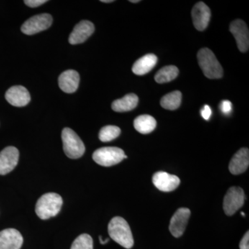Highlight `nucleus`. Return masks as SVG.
Here are the masks:
<instances>
[{"label":"nucleus","instance_id":"f257e3e1","mask_svg":"<svg viewBox=\"0 0 249 249\" xmlns=\"http://www.w3.org/2000/svg\"><path fill=\"white\" fill-rule=\"evenodd\" d=\"M108 232L113 240L124 249L133 247V235L128 223L124 218L115 217L111 219L108 225Z\"/></svg>","mask_w":249,"mask_h":249},{"label":"nucleus","instance_id":"f03ea898","mask_svg":"<svg viewBox=\"0 0 249 249\" xmlns=\"http://www.w3.org/2000/svg\"><path fill=\"white\" fill-rule=\"evenodd\" d=\"M63 201L57 193H49L40 196L36 206V213L41 219L55 217L61 210Z\"/></svg>","mask_w":249,"mask_h":249},{"label":"nucleus","instance_id":"7ed1b4c3","mask_svg":"<svg viewBox=\"0 0 249 249\" xmlns=\"http://www.w3.org/2000/svg\"><path fill=\"white\" fill-rule=\"evenodd\" d=\"M197 60L205 76L210 79L222 78V67L212 51L208 48L200 49L197 53Z\"/></svg>","mask_w":249,"mask_h":249},{"label":"nucleus","instance_id":"20e7f679","mask_svg":"<svg viewBox=\"0 0 249 249\" xmlns=\"http://www.w3.org/2000/svg\"><path fill=\"white\" fill-rule=\"evenodd\" d=\"M62 140L64 151L69 158L76 160L84 155V143L78 134L71 129L68 127L63 129L62 132Z\"/></svg>","mask_w":249,"mask_h":249},{"label":"nucleus","instance_id":"39448f33","mask_svg":"<svg viewBox=\"0 0 249 249\" xmlns=\"http://www.w3.org/2000/svg\"><path fill=\"white\" fill-rule=\"evenodd\" d=\"M93 160L97 164L105 167L118 164L127 157L122 149L117 147H104L93 152Z\"/></svg>","mask_w":249,"mask_h":249},{"label":"nucleus","instance_id":"423d86ee","mask_svg":"<svg viewBox=\"0 0 249 249\" xmlns=\"http://www.w3.org/2000/svg\"><path fill=\"white\" fill-rule=\"evenodd\" d=\"M245 195L240 187H231L224 196L223 208L228 216H231L245 204Z\"/></svg>","mask_w":249,"mask_h":249},{"label":"nucleus","instance_id":"0eeeda50","mask_svg":"<svg viewBox=\"0 0 249 249\" xmlns=\"http://www.w3.org/2000/svg\"><path fill=\"white\" fill-rule=\"evenodd\" d=\"M53 18L48 14L37 15L29 18L22 24L21 30L23 34L31 36L49 29L52 26Z\"/></svg>","mask_w":249,"mask_h":249},{"label":"nucleus","instance_id":"6e6552de","mask_svg":"<svg viewBox=\"0 0 249 249\" xmlns=\"http://www.w3.org/2000/svg\"><path fill=\"white\" fill-rule=\"evenodd\" d=\"M230 31L235 37L239 50L243 53L247 52L249 48V31L246 23L242 19L232 21Z\"/></svg>","mask_w":249,"mask_h":249},{"label":"nucleus","instance_id":"1a4fd4ad","mask_svg":"<svg viewBox=\"0 0 249 249\" xmlns=\"http://www.w3.org/2000/svg\"><path fill=\"white\" fill-rule=\"evenodd\" d=\"M191 216V211L187 208H181L173 214L170 220L169 230L175 237H180L183 235Z\"/></svg>","mask_w":249,"mask_h":249},{"label":"nucleus","instance_id":"9d476101","mask_svg":"<svg viewBox=\"0 0 249 249\" xmlns=\"http://www.w3.org/2000/svg\"><path fill=\"white\" fill-rule=\"evenodd\" d=\"M19 160V151L16 147H5L0 152V175L9 173L16 168Z\"/></svg>","mask_w":249,"mask_h":249},{"label":"nucleus","instance_id":"9b49d317","mask_svg":"<svg viewBox=\"0 0 249 249\" xmlns=\"http://www.w3.org/2000/svg\"><path fill=\"white\" fill-rule=\"evenodd\" d=\"M152 182L160 191L171 192L179 186L181 181L178 177L165 172H158L153 175Z\"/></svg>","mask_w":249,"mask_h":249},{"label":"nucleus","instance_id":"f8f14e48","mask_svg":"<svg viewBox=\"0 0 249 249\" xmlns=\"http://www.w3.org/2000/svg\"><path fill=\"white\" fill-rule=\"evenodd\" d=\"M211 16V10L202 1L196 3L192 10L193 24L198 31H202L207 28Z\"/></svg>","mask_w":249,"mask_h":249},{"label":"nucleus","instance_id":"ddd939ff","mask_svg":"<svg viewBox=\"0 0 249 249\" xmlns=\"http://www.w3.org/2000/svg\"><path fill=\"white\" fill-rule=\"evenodd\" d=\"M95 27L92 22L83 20L78 23L70 34L69 42L71 45L83 43L92 35Z\"/></svg>","mask_w":249,"mask_h":249},{"label":"nucleus","instance_id":"4468645a","mask_svg":"<svg viewBox=\"0 0 249 249\" xmlns=\"http://www.w3.org/2000/svg\"><path fill=\"white\" fill-rule=\"evenodd\" d=\"M6 101L15 107H24L31 101L30 93L24 87L14 86L6 91Z\"/></svg>","mask_w":249,"mask_h":249},{"label":"nucleus","instance_id":"2eb2a0df","mask_svg":"<svg viewBox=\"0 0 249 249\" xmlns=\"http://www.w3.org/2000/svg\"><path fill=\"white\" fill-rule=\"evenodd\" d=\"M22 244V235L16 229H5L0 232V249H20Z\"/></svg>","mask_w":249,"mask_h":249},{"label":"nucleus","instance_id":"dca6fc26","mask_svg":"<svg viewBox=\"0 0 249 249\" xmlns=\"http://www.w3.org/2000/svg\"><path fill=\"white\" fill-rule=\"evenodd\" d=\"M249 165V150L248 148L244 147L236 152L232 157L229 168L232 175H237L247 171Z\"/></svg>","mask_w":249,"mask_h":249},{"label":"nucleus","instance_id":"f3484780","mask_svg":"<svg viewBox=\"0 0 249 249\" xmlns=\"http://www.w3.org/2000/svg\"><path fill=\"white\" fill-rule=\"evenodd\" d=\"M79 83V73L75 70H67L59 76V87L65 93L75 92L78 89Z\"/></svg>","mask_w":249,"mask_h":249},{"label":"nucleus","instance_id":"a211bd4d","mask_svg":"<svg viewBox=\"0 0 249 249\" xmlns=\"http://www.w3.org/2000/svg\"><path fill=\"white\" fill-rule=\"evenodd\" d=\"M157 60L158 58L154 54H147L135 62L132 67V71L138 76L146 74L155 67Z\"/></svg>","mask_w":249,"mask_h":249},{"label":"nucleus","instance_id":"6ab92c4d","mask_svg":"<svg viewBox=\"0 0 249 249\" xmlns=\"http://www.w3.org/2000/svg\"><path fill=\"white\" fill-rule=\"evenodd\" d=\"M139 98L134 93H129L121 99L116 100L111 104L113 110L117 112H125L132 110L137 107Z\"/></svg>","mask_w":249,"mask_h":249},{"label":"nucleus","instance_id":"aec40b11","mask_svg":"<svg viewBox=\"0 0 249 249\" xmlns=\"http://www.w3.org/2000/svg\"><path fill=\"white\" fill-rule=\"evenodd\" d=\"M134 128L140 133L146 134L153 132L157 127V121L152 116L144 114L136 118L134 121Z\"/></svg>","mask_w":249,"mask_h":249},{"label":"nucleus","instance_id":"412c9836","mask_svg":"<svg viewBox=\"0 0 249 249\" xmlns=\"http://www.w3.org/2000/svg\"><path fill=\"white\" fill-rule=\"evenodd\" d=\"M182 95L179 91H175L165 95L160 100V106L168 110H175L179 107Z\"/></svg>","mask_w":249,"mask_h":249},{"label":"nucleus","instance_id":"4be33fe9","mask_svg":"<svg viewBox=\"0 0 249 249\" xmlns=\"http://www.w3.org/2000/svg\"><path fill=\"white\" fill-rule=\"evenodd\" d=\"M178 67L170 65L160 69V71L156 73L155 80L157 83H165L172 81L178 77Z\"/></svg>","mask_w":249,"mask_h":249},{"label":"nucleus","instance_id":"5701e85b","mask_svg":"<svg viewBox=\"0 0 249 249\" xmlns=\"http://www.w3.org/2000/svg\"><path fill=\"white\" fill-rule=\"evenodd\" d=\"M121 134V129L117 126L107 125L100 130L99 139L103 142H109L117 138Z\"/></svg>","mask_w":249,"mask_h":249},{"label":"nucleus","instance_id":"b1692460","mask_svg":"<svg viewBox=\"0 0 249 249\" xmlns=\"http://www.w3.org/2000/svg\"><path fill=\"white\" fill-rule=\"evenodd\" d=\"M71 249H93V240L88 234H82L73 241Z\"/></svg>","mask_w":249,"mask_h":249},{"label":"nucleus","instance_id":"393cba45","mask_svg":"<svg viewBox=\"0 0 249 249\" xmlns=\"http://www.w3.org/2000/svg\"><path fill=\"white\" fill-rule=\"evenodd\" d=\"M24 2L29 7L36 8L47 2V1L46 0H25Z\"/></svg>","mask_w":249,"mask_h":249},{"label":"nucleus","instance_id":"a878e982","mask_svg":"<svg viewBox=\"0 0 249 249\" xmlns=\"http://www.w3.org/2000/svg\"><path fill=\"white\" fill-rule=\"evenodd\" d=\"M220 109L224 114H228L231 111L232 104L230 101H224L220 104Z\"/></svg>","mask_w":249,"mask_h":249},{"label":"nucleus","instance_id":"bb28decb","mask_svg":"<svg viewBox=\"0 0 249 249\" xmlns=\"http://www.w3.org/2000/svg\"><path fill=\"white\" fill-rule=\"evenodd\" d=\"M240 249H249V232L247 231V233L244 236L243 238L240 241Z\"/></svg>","mask_w":249,"mask_h":249},{"label":"nucleus","instance_id":"cd10ccee","mask_svg":"<svg viewBox=\"0 0 249 249\" xmlns=\"http://www.w3.org/2000/svg\"><path fill=\"white\" fill-rule=\"evenodd\" d=\"M201 114L205 120H209L210 117H211V114H212L211 107L209 106H205L204 108L201 110Z\"/></svg>","mask_w":249,"mask_h":249},{"label":"nucleus","instance_id":"c85d7f7f","mask_svg":"<svg viewBox=\"0 0 249 249\" xmlns=\"http://www.w3.org/2000/svg\"><path fill=\"white\" fill-rule=\"evenodd\" d=\"M100 242H101V245H106L107 244L108 242H109V239H106V240H103L102 237L100 236L99 237Z\"/></svg>","mask_w":249,"mask_h":249},{"label":"nucleus","instance_id":"c756f323","mask_svg":"<svg viewBox=\"0 0 249 249\" xmlns=\"http://www.w3.org/2000/svg\"><path fill=\"white\" fill-rule=\"evenodd\" d=\"M101 1L103 3H111L113 2V0H101Z\"/></svg>","mask_w":249,"mask_h":249},{"label":"nucleus","instance_id":"7c9ffc66","mask_svg":"<svg viewBox=\"0 0 249 249\" xmlns=\"http://www.w3.org/2000/svg\"><path fill=\"white\" fill-rule=\"evenodd\" d=\"M130 1V2H132V3H138L140 1H139V0H134H134H130V1Z\"/></svg>","mask_w":249,"mask_h":249},{"label":"nucleus","instance_id":"2f4dec72","mask_svg":"<svg viewBox=\"0 0 249 249\" xmlns=\"http://www.w3.org/2000/svg\"><path fill=\"white\" fill-rule=\"evenodd\" d=\"M242 215H243V216H245V213L242 212Z\"/></svg>","mask_w":249,"mask_h":249}]
</instances>
